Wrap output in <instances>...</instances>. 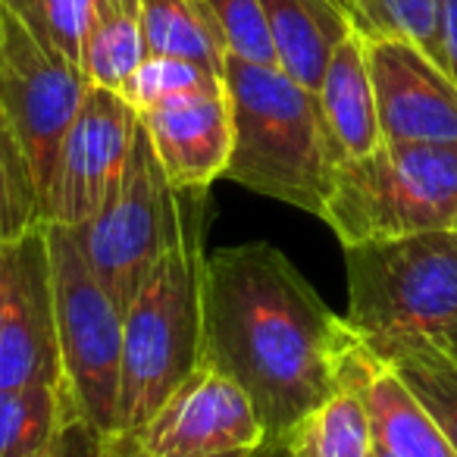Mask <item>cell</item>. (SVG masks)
<instances>
[{
    "label": "cell",
    "mask_w": 457,
    "mask_h": 457,
    "mask_svg": "<svg viewBox=\"0 0 457 457\" xmlns=\"http://www.w3.org/2000/svg\"><path fill=\"white\" fill-rule=\"evenodd\" d=\"M354 336L276 245L204 254L201 361L248 392L273 442L338 392V367Z\"/></svg>",
    "instance_id": "cell-1"
},
{
    "label": "cell",
    "mask_w": 457,
    "mask_h": 457,
    "mask_svg": "<svg viewBox=\"0 0 457 457\" xmlns=\"http://www.w3.org/2000/svg\"><path fill=\"white\" fill-rule=\"evenodd\" d=\"M232 154L222 179L320 216L332 185L336 154L313 91L282 66L226 57Z\"/></svg>",
    "instance_id": "cell-2"
},
{
    "label": "cell",
    "mask_w": 457,
    "mask_h": 457,
    "mask_svg": "<svg viewBox=\"0 0 457 457\" xmlns=\"http://www.w3.org/2000/svg\"><path fill=\"white\" fill-rule=\"evenodd\" d=\"M345 276V320L370 348L457 332L454 228L348 245Z\"/></svg>",
    "instance_id": "cell-3"
},
{
    "label": "cell",
    "mask_w": 457,
    "mask_h": 457,
    "mask_svg": "<svg viewBox=\"0 0 457 457\" xmlns=\"http://www.w3.org/2000/svg\"><path fill=\"white\" fill-rule=\"evenodd\" d=\"M457 145L382 141L376 151L342 160L320 220L348 245L454 228Z\"/></svg>",
    "instance_id": "cell-4"
},
{
    "label": "cell",
    "mask_w": 457,
    "mask_h": 457,
    "mask_svg": "<svg viewBox=\"0 0 457 457\" xmlns=\"http://www.w3.org/2000/svg\"><path fill=\"white\" fill-rule=\"evenodd\" d=\"M204 226L147 273L122 313L116 432L141 426L201 363Z\"/></svg>",
    "instance_id": "cell-5"
},
{
    "label": "cell",
    "mask_w": 457,
    "mask_h": 457,
    "mask_svg": "<svg viewBox=\"0 0 457 457\" xmlns=\"http://www.w3.org/2000/svg\"><path fill=\"white\" fill-rule=\"evenodd\" d=\"M182 197L185 191L170 185L141 126L113 195L88 222L72 228L91 270L101 276L122 311L135 298L147 273L197 226H204L197 204L185 207Z\"/></svg>",
    "instance_id": "cell-6"
},
{
    "label": "cell",
    "mask_w": 457,
    "mask_h": 457,
    "mask_svg": "<svg viewBox=\"0 0 457 457\" xmlns=\"http://www.w3.org/2000/svg\"><path fill=\"white\" fill-rule=\"evenodd\" d=\"M51 257L63 382L76 407L104 432H116L122 370V307L91 270L72 226L45 222Z\"/></svg>",
    "instance_id": "cell-7"
},
{
    "label": "cell",
    "mask_w": 457,
    "mask_h": 457,
    "mask_svg": "<svg viewBox=\"0 0 457 457\" xmlns=\"http://www.w3.org/2000/svg\"><path fill=\"white\" fill-rule=\"evenodd\" d=\"M85 91L88 82L76 63L41 45L13 10L0 7V113L32 163L41 204Z\"/></svg>",
    "instance_id": "cell-8"
},
{
    "label": "cell",
    "mask_w": 457,
    "mask_h": 457,
    "mask_svg": "<svg viewBox=\"0 0 457 457\" xmlns=\"http://www.w3.org/2000/svg\"><path fill=\"white\" fill-rule=\"evenodd\" d=\"M267 442V426L248 392L201 361L151 420L107 436V457H201L257 451Z\"/></svg>",
    "instance_id": "cell-9"
},
{
    "label": "cell",
    "mask_w": 457,
    "mask_h": 457,
    "mask_svg": "<svg viewBox=\"0 0 457 457\" xmlns=\"http://www.w3.org/2000/svg\"><path fill=\"white\" fill-rule=\"evenodd\" d=\"M138 129V110L120 91L88 85L82 107L60 145L45 195V222L72 228L88 222L120 185Z\"/></svg>",
    "instance_id": "cell-10"
},
{
    "label": "cell",
    "mask_w": 457,
    "mask_h": 457,
    "mask_svg": "<svg viewBox=\"0 0 457 457\" xmlns=\"http://www.w3.org/2000/svg\"><path fill=\"white\" fill-rule=\"evenodd\" d=\"M382 141L457 145V85L404 38H363Z\"/></svg>",
    "instance_id": "cell-11"
},
{
    "label": "cell",
    "mask_w": 457,
    "mask_h": 457,
    "mask_svg": "<svg viewBox=\"0 0 457 457\" xmlns=\"http://www.w3.org/2000/svg\"><path fill=\"white\" fill-rule=\"evenodd\" d=\"M10 292L0 326V388L51 382L66 386L54 317L51 257L45 222L7 245Z\"/></svg>",
    "instance_id": "cell-12"
},
{
    "label": "cell",
    "mask_w": 457,
    "mask_h": 457,
    "mask_svg": "<svg viewBox=\"0 0 457 457\" xmlns=\"http://www.w3.org/2000/svg\"><path fill=\"white\" fill-rule=\"evenodd\" d=\"M157 163L176 191H204L222 179L232 154V110L226 85L154 104L138 113Z\"/></svg>",
    "instance_id": "cell-13"
},
{
    "label": "cell",
    "mask_w": 457,
    "mask_h": 457,
    "mask_svg": "<svg viewBox=\"0 0 457 457\" xmlns=\"http://www.w3.org/2000/svg\"><path fill=\"white\" fill-rule=\"evenodd\" d=\"M338 386L357 392L363 401L376 448L388 451L392 457H457L423 401L361 336H354L351 348L345 351Z\"/></svg>",
    "instance_id": "cell-14"
},
{
    "label": "cell",
    "mask_w": 457,
    "mask_h": 457,
    "mask_svg": "<svg viewBox=\"0 0 457 457\" xmlns=\"http://www.w3.org/2000/svg\"><path fill=\"white\" fill-rule=\"evenodd\" d=\"M317 101L323 110V126L336 163L363 157L382 145L373 79H370L363 38L357 32H351L336 47L329 66H326L323 85L317 91Z\"/></svg>",
    "instance_id": "cell-15"
},
{
    "label": "cell",
    "mask_w": 457,
    "mask_h": 457,
    "mask_svg": "<svg viewBox=\"0 0 457 457\" xmlns=\"http://www.w3.org/2000/svg\"><path fill=\"white\" fill-rule=\"evenodd\" d=\"M279 66L317 95L336 47L354 32L336 0H261Z\"/></svg>",
    "instance_id": "cell-16"
},
{
    "label": "cell",
    "mask_w": 457,
    "mask_h": 457,
    "mask_svg": "<svg viewBox=\"0 0 457 457\" xmlns=\"http://www.w3.org/2000/svg\"><path fill=\"white\" fill-rule=\"evenodd\" d=\"M141 60H145L141 0H97L79 54L85 82L122 91Z\"/></svg>",
    "instance_id": "cell-17"
},
{
    "label": "cell",
    "mask_w": 457,
    "mask_h": 457,
    "mask_svg": "<svg viewBox=\"0 0 457 457\" xmlns=\"http://www.w3.org/2000/svg\"><path fill=\"white\" fill-rule=\"evenodd\" d=\"M145 57L191 60L207 70H226V41L204 0H141Z\"/></svg>",
    "instance_id": "cell-18"
},
{
    "label": "cell",
    "mask_w": 457,
    "mask_h": 457,
    "mask_svg": "<svg viewBox=\"0 0 457 457\" xmlns=\"http://www.w3.org/2000/svg\"><path fill=\"white\" fill-rule=\"evenodd\" d=\"M279 445L288 457H370L373 432H370L367 407L357 392L338 386V392L307 411L279 438Z\"/></svg>",
    "instance_id": "cell-19"
},
{
    "label": "cell",
    "mask_w": 457,
    "mask_h": 457,
    "mask_svg": "<svg viewBox=\"0 0 457 457\" xmlns=\"http://www.w3.org/2000/svg\"><path fill=\"white\" fill-rule=\"evenodd\" d=\"M379 357L392 363V370L407 382L423 407L442 426L445 438L457 451V361L429 338L395 342L373 348Z\"/></svg>",
    "instance_id": "cell-20"
},
{
    "label": "cell",
    "mask_w": 457,
    "mask_h": 457,
    "mask_svg": "<svg viewBox=\"0 0 457 457\" xmlns=\"http://www.w3.org/2000/svg\"><path fill=\"white\" fill-rule=\"evenodd\" d=\"M70 401V388L51 382L0 388V457L45 454L63 423Z\"/></svg>",
    "instance_id": "cell-21"
},
{
    "label": "cell",
    "mask_w": 457,
    "mask_h": 457,
    "mask_svg": "<svg viewBox=\"0 0 457 457\" xmlns=\"http://www.w3.org/2000/svg\"><path fill=\"white\" fill-rule=\"evenodd\" d=\"M354 32L361 38H404L448 72L445 0H363Z\"/></svg>",
    "instance_id": "cell-22"
},
{
    "label": "cell",
    "mask_w": 457,
    "mask_h": 457,
    "mask_svg": "<svg viewBox=\"0 0 457 457\" xmlns=\"http://www.w3.org/2000/svg\"><path fill=\"white\" fill-rule=\"evenodd\" d=\"M45 222L38 179L20 138L0 113V248L20 242L29 228Z\"/></svg>",
    "instance_id": "cell-23"
},
{
    "label": "cell",
    "mask_w": 457,
    "mask_h": 457,
    "mask_svg": "<svg viewBox=\"0 0 457 457\" xmlns=\"http://www.w3.org/2000/svg\"><path fill=\"white\" fill-rule=\"evenodd\" d=\"M222 85L226 82H222L220 72L207 70L201 63H191V60L145 57L120 95L141 113L154 104L172 101V97L182 95H197V91H216Z\"/></svg>",
    "instance_id": "cell-24"
},
{
    "label": "cell",
    "mask_w": 457,
    "mask_h": 457,
    "mask_svg": "<svg viewBox=\"0 0 457 457\" xmlns=\"http://www.w3.org/2000/svg\"><path fill=\"white\" fill-rule=\"evenodd\" d=\"M97 0H26L20 10H13L29 32L60 54L63 60L79 66V54H82V35L88 29L91 10Z\"/></svg>",
    "instance_id": "cell-25"
},
{
    "label": "cell",
    "mask_w": 457,
    "mask_h": 457,
    "mask_svg": "<svg viewBox=\"0 0 457 457\" xmlns=\"http://www.w3.org/2000/svg\"><path fill=\"white\" fill-rule=\"evenodd\" d=\"M204 7L213 13L216 26L226 41L228 57L248 60V63L279 66L276 47L263 20L261 0H204Z\"/></svg>",
    "instance_id": "cell-26"
},
{
    "label": "cell",
    "mask_w": 457,
    "mask_h": 457,
    "mask_svg": "<svg viewBox=\"0 0 457 457\" xmlns=\"http://www.w3.org/2000/svg\"><path fill=\"white\" fill-rule=\"evenodd\" d=\"M41 457H107V436L79 411L76 401H70L57 436Z\"/></svg>",
    "instance_id": "cell-27"
},
{
    "label": "cell",
    "mask_w": 457,
    "mask_h": 457,
    "mask_svg": "<svg viewBox=\"0 0 457 457\" xmlns=\"http://www.w3.org/2000/svg\"><path fill=\"white\" fill-rule=\"evenodd\" d=\"M445 60L451 82L457 85V0H445Z\"/></svg>",
    "instance_id": "cell-28"
},
{
    "label": "cell",
    "mask_w": 457,
    "mask_h": 457,
    "mask_svg": "<svg viewBox=\"0 0 457 457\" xmlns=\"http://www.w3.org/2000/svg\"><path fill=\"white\" fill-rule=\"evenodd\" d=\"M7 292H10V257L7 248H0V326H4V313H7Z\"/></svg>",
    "instance_id": "cell-29"
},
{
    "label": "cell",
    "mask_w": 457,
    "mask_h": 457,
    "mask_svg": "<svg viewBox=\"0 0 457 457\" xmlns=\"http://www.w3.org/2000/svg\"><path fill=\"white\" fill-rule=\"evenodd\" d=\"M338 7L348 13V20H351V26L357 22V16H361V10H363V0H336Z\"/></svg>",
    "instance_id": "cell-30"
},
{
    "label": "cell",
    "mask_w": 457,
    "mask_h": 457,
    "mask_svg": "<svg viewBox=\"0 0 457 457\" xmlns=\"http://www.w3.org/2000/svg\"><path fill=\"white\" fill-rule=\"evenodd\" d=\"M436 345H442V348L448 351V354H451V357H454V361H457V332H451V336L438 338Z\"/></svg>",
    "instance_id": "cell-31"
},
{
    "label": "cell",
    "mask_w": 457,
    "mask_h": 457,
    "mask_svg": "<svg viewBox=\"0 0 457 457\" xmlns=\"http://www.w3.org/2000/svg\"><path fill=\"white\" fill-rule=\"evenodd\" d=\"M201 457H261V448L257 451H226V454H201Z\"/></svg>",
    "instance_id": "cell-32"
},
{
    "label": "cell",
    "mask_w": 457,
    "mask_h": 457,
    "mask_svg": "<svg viewBox=\"0 0 457 457\" xmlns=\"http://www.w3.org/2000/svg\"><path fill=\"white\" fill-rule=\"evenodd\" d=\"M26 0H0V7H7V10H20Z\"/></svg>",
    "instance_id": "cell-33"
},
{
    "label": "cell",
    "mask_w": 457,
    "mask_h": 457,
    "mask_svg": "<svg viewBox=\"0 0 457 457\" xmlns=\"http://www.w3.org/2000/svg\"><path fill=\"white\" fill-rule=\"evenodd\" d=\"M373 451H376V457H392V454H388V451H382V448H376V445H373Z\"/></svg>",
    "instance_id": "cell-34"
},
{
    "label": "cell",
    "mask_w": 457,
    "mask_h": 457,
    "mask_svg": "<svg viewBox=\"0 0 457 457\" xmlns=\"http://www.w3.org/2000/svg\"><path fill=\"white\" fill-rule=\"evenodd\" d=\"M454 232H457V216H454Z\"/></svg>",
    "instance_id": "cell-35"
},
{
    "label": "cell",
    "mask_w": 457,
    "mask_h": 457,
    "mask_svg": "<svg viewBox=\"0 0 457 457\" xmlns=\"http://www.w3.org/2000/svg\"><path fill=\"white\" fill-rule=\"evenodd\" d=\"M370 457H376V451H373V454H370Z\"/></svg>",
    "instance_id": "cell-36"
}]
</instances>
